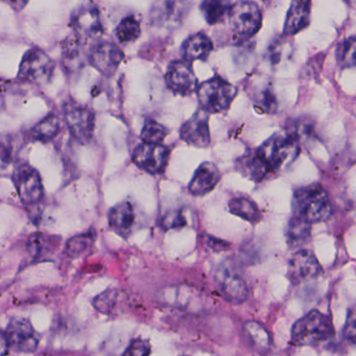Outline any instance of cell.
I'll return each mask as SVG.
<instances>
[{"label": "cell", "instance_id": "cell-4", "mask_svg": "<svg viewBox=\"0 0 356 356\" xmlns=\"http://www.w3.org/2000/svg\"><path fill=\"white\" fill-rule=\"evenodd\" d=\"M216 280L222 297L230 303L238 305L243 303L249 296L247 279L243 266L237 258L225 259L218 268Z\"/></svg>", "mask_w": 356, "mask_h": 356}, {"label": "cell", "instance_id": "cell-21", "mask_svg": "<svg viewBox=\"0 0 356 356\" xmlns=\"http://www.w3.org/2000/svg\"><path fill=\"white\" fill-rule=\"evenodd\" d=\"M309 22L310 3L303 0H293L287 12L283 34L285 36H293L307 28Z\"/></svg>", "mask_w": 356, "mask_h": 356}, {"label": "cell", "instance_id": "cell-12", "mask_svg": "<svg viewBox=\"0 0 356 356\" xmlns=\"http://www.w3.org/2000/svg\"><path fill=\"white\" fill-rule=\"evenodd\" d=\"M3 341L8 348L20 353H32L39 345L38 335L29 321L14 318L3 333Z\"/></svg>", "mask_w": 356, "mask_h": 356}, {"label": "cell", "instance_id": "cell-3", "mask_svg": "<svg viewBox=\"0 0 356 356\" xmlns=\"http://www.w3.org/2000/svg\"><path fill=\"white\" fill-rule=\"evenodd\" d=\"M256 152L270 172H279L297 159L300 153V140L286 130L284 133L273 135Z\"/></svg>", "mask_w": 356, "mask_h": 356}, {"label": "cell", "instance_id": "cell-30", "mask_svg": "<svg viewBox=\"0 0 356 356\" xmlns=\"http://www.w3.org/2000/svg\"><path fill=\"white\" fill-rule=\"evenodd\" d=\"M253 99L256 107L264 113H275L278 108L276 95L268 82L259 83V87L254 90Z\"/></svg>", "mask_w": 356, "mask_h": 356}, {"label": "cell", "instance_id": "cell-7", "mask_svg": "<svg viewBox=\"0 0 356 356\" xmlns=\"http://www.w3.org/2000/svg\"><path fill=\"white\" fill-rule=\"evenodd\" d=\"M191 7L189 0H154L149 24L161 30H175L184 22Z\"/></svg>", "mask_w": 356, "mask_h": 356}, {"label": "cell", "instance_id": "cell-18", "mask_svg": "<svg viewBox=\"0 0 356 356\" xmlns=\"http://www.w3.org/2000/svg\"><path fill=\"white\" fill-rule=\"evenodd\" d=\"M84 39L72 33L62 42V66L68 74H76L89 62V53Z\"/></svg>", "mask_w": 356, "mask_h": 356}, {"label": "cell", "instance_id": "cell-25", "mask_svg": "<svg viewBox=\"0 0 356 356\" xmlns=\"http://www.w3.org/2000/svg\"><path fill=\"white\" fill-rule=\"evenodd\" d=\"M60 243V238L43 233H34L29 237L28 252L34 259H42L45 256L53 253Z\"/></svg>", "mask_w": 356, "mask_h": 356}, {"label": "cell", "instance_id": "cell-23", "mask_svg": "<svg viewBox=\"0 0 356 356\" xmlns=\"http://www.w3.org/2000/svg\"><path fill=\"white\" fill-rule=\"evenodd\" d=\"M236 168L245 178L254 182H260L266 178L268 172H270L256 151L245 152L237 159Z\"/></svg>", "mask_w": 356, "mask_h": 356}, {"label": "cell", "instance_id": "cell-11", "mask_svg": "<svg viewBox=\"0 0 356 356\" xmlns=\"http://www.w3.org/2000/svg\"><path fill=\"white\" fill-rule=\"evenodd\" d=\"M13 182L19 199L26 206L35 205L43 199L42 179L36 168L30 164H20L13 172Z\"/></svg>", "mask_w": 356, "mask_h": 356}, {"label": "cell", "instance_id": "cell-33", "mask_svg": "<svg viewBox=\"0 0 356 356\" xmlns=\"http://www.w3.org/2000/svg\"><path fill=\"white\" fill-rule=\"evenodd\" d=\"M335 57L341 70L356 67V36L349 37L339 43Z\"/></svg>", "mask_w": 356, "mask_h": 356}, {"label": "cell", "instance_id": "cell-26", "mask_svg": "<svg viewBox=\"0 0 356 356\" xmlns=\"http://www.w3.org/2000/svg\"><path fill=\"white\" fill-rule=\"evenodd\" d=\"M231 0H203L200 6L202 15L210 26L220 24L230 13Z\"/></svg>", "mask_w": 356, "mask_h": 356}, {"label": "cell", "instance_id": "cell-10", "mask_svg": "<svg viewBox=\"0 0 356 356\" xmlns=\"http://www.w3.org/2000/svg\"><path fill=\"white\" fill-rule=\"evenodd\" d=\"M64 116L68 130L81 145L90 143L95 134V116L88 108L79 105L76 102H66Z\"/></svg>", "mask_w": 356, "mask_h": 356}, {"label": "cell", "instance_id": "cell-29", "mask_svg": "<svg viewBox=\"0 0 356 356\" xmlns=\"http://www.w3.org/2000/svg\"><path fill=\"white\" fill-rule=\"evenodd\" d=\"M245 335H247L252 345L261 352H266L272 347V337L268 331L255 321H250L243 326Z\"/></svg>", "mask_w": 356, "mask_h": 356}, {"label": "cell", "instance_id": "cell-34", "mask_svg": "<svg viewBox=\"0 0 356 356\" xmlns=\"http://www.w3.org/2000/svg\"><path fill=\"white\" fill-rule=\"evenodd\" d=\"M168 134V129L163 124H159L156 120H149L143 126L140 137L143 143L162 145Z\"/></svg>", "mask_w": 356, "mask_h": 356}, {"label": "cell", "instance_id": "cell-40", "mask_svg": "<svg viewBox=\"0 0 356 356\" xmlns=\"http://www.w3.org/2000/svg\"><path fill=\"white\" fill-rule=\"evenodd\" d=\"M12 10L16 12H22L28 6L30 0H3Z\"/></svg>", "mask_w": 356, "mask_h": 356}, {"label": "cell", "instance_id": "cell-31", "mask_svg": "<svg viewBox=\"0 0 356 356\" xmlns=\"http://www.w3.org/2000/svg\"><path fill=\"white\" fill-rule=\"evenodd\" d=\"M95 241V234L92 231L84 234L76 235L68 239L65 245V253L70 258H79L84 256L92 249Z\"/></svg>", "mask_w": 356, "mask_h": 356}, {"label": "cell", "instance_id": "cell-9", "mask_svg": "<svg viewBox=\"0 0 356 356\" xmlns=\"http://www.w3.org/2000/svg\"><path fill=\"white\" fill-rule=\"evenodd\" d=\"M70 26L85 41L99 38L104 33L101 11L92 1L83 3L72 12Z\"/></svg>", "mask_w": 356, "mask_h": 356}, {"label": "cell", "instance_id": "cell-38", "mask_svg": "<svg viewBox=\"0 0 356 356\" xmlns=\"http://www.w3.org/2000/svg\"><path fill=\"white\" fill-rule=\"evenodd\" d=\"M151 353V346L145 339H134L124 351V355H149Z\"/></svg>", "mask_w": 356, "mask_h": 356}, {"label": "cell", "instance_id": "cell-14", "mask_svg": "<svg viewBox=\"0 0 356 356\" xmlns=\"http://www.w3.org/2000/svg\"><path fill=\"white\" fill-rule=\"evenodd\" d=\"M124 59V51L107 41L97 43L89 51V64L105 76H113Z\"/></svg>", "mask_w": 356, "mask_h": 356}, {"label": "cell", "instance_id": "cell-20", "mask_svg": "<svg viewBox=\"0 0 356 356\" xmlns=\"http://www.w3.org/2000/svg\"><path fill=\"white\" fill-rule=\"evenodd\" d=\"M108 220H109L110 228L126 238L132 233L135 220H136L132 204L129 202H122L114 206L109 210Z\"/></svg>", "mask_w": 356, "mask_h": 356}, {"label": "cell", "instance_id": "cell-28", "mask_svg": "<svg viewBox=\"0 0 356 356\" xmlns=\"http://www.w3.org/2000/svg\"><path fill=\"white\" fill-rule=\"evenodd\" d=\"M61 122L55 114H49L42 120L35 124L31 130V136L34 140L49 143L59 135Z\"/></svg>", "mask_w": 356, "mask_h": 356}, {"label": "cell", "instance_id": "cell-41", "mask_svg": "<svg viewBox=\"0 0 356 356\" xmlns=\"http://www.w3.org/2000/svg\"><path fill=\"white\" fill-rule=\"evenodd\" d=\"M303 1H306V3H312V0H303Z\"/></svg>", "mask_w": 356, "mask_h": 356}, {"label": "cell", "instance_id": "cell-39", "mask_svg": "<svg viewBox=\"0 0 356 356\" xmlns=\"http://www.w3.org/2000/svg\"><path fill=\"white\" fill-rule=\"evenodd\" d=\"M282 44L281 40L273 43L268 49V56H270V61L272 64H277L280 62L281 55H282Z\"/></svg>", "mask_w": 356, "mask_h": 356}, {"label": "cell", "instance_id": "cell-15", "mask_svg": "<svg viewBox=\"0 0 356 356\" xmlns=\"http://www.w3.org/2000/svg\"><path fill=\"white\" fill-rule=\"evenodd\" d=\"M170 149L162 145L143 143L133 152V161L147 174L159 175L168 165Z\"/></svg>", "mask_w": 356, "mask_h": 356}, {"label": "cell", "instance_id": "cell-13", "mask_svg": "<svg viewBox=\"0 0 356 356\" xmlns=\"http://www.w3.org/2000/svg\"><path fill=\"white\" fill-rule=\"evenodd\" d=\"M323 270L320 262L312 252L300 250L296 252L289 261L287 278L293 284L314 281L322 275Z\"/></svg>", "mask_w": 356, "mask_h": 356}, {"label": "cell", "instance_id": "cell-2", "mask_svg": "<svg viewBox=\"0 0 356 356\" xmlns=\"http://www.w3.org/2000/svg\"><path fill=\"white\" fill-rule=\"evenodd\" d=\"M333 337L334 329L330 318L318 310L308 312L291 328V343L299 347H320Z\"/></svg>", "mask_w": 356, "mask_h": 356}, {"label": "cell", "instance_id": "cell-5", "mask_svg": "<svg viewBox=\"0 0 356 356\" xmlns=\"http://www.w3.org/2000/svg\"><path fill=\"white\" fill-rule=\"evenodd\" d=\"M201 109L208 113H222L230 108L237 95L234 85L220 76H214L202 83L197 89Z\"/></svg>", "mask_w": 356, "mask_h": 356}, {"label": "cell", "instance_id": "cell-6", "mask_svg": "<svg viewBox=\"0 0 356 356\" xmlns=\"http://www.w3.org/2000/svg\"><path fill=\"white\" fill-rule=\"evenodd\" d=\"M55 70V62L43 49L32 47L24 54L17 76L22 82L41 86L51 82Z\"/></svg>", "mask_w": 356, "mask_h": 356}, {"label": "cell", "instance_id": "cell-32", "mask_svg": "<svg viewBox=\"0 0 356 356\" xmlns=\"http://www.w3.org/2000/svg\"><path fill=\"white\" fill-rule=\"evenodd\" d=\"M115 35L118 40L122 44L135 42L141 35L140 24L135 16H128L118 24Z\"/></svg>", "mask_w": 356, "mask_h": 356}, {"label": "cell", "instance_id": "cell-36", "mask_svg": "<svg viewBox=\"0 0 356 356\" xmlns=\"http://www.w3.org/2000/svg\"><path fill=\"white\" fill-rule=\"evenodd\" d=\"M186 225V218L184 214L179 210H172L166 212L161 220H160V227L163 230H176V229H182Z\"/></svg>", "mask_w": 356, "mask_h": 356}, {"label": "cell", "instance_id": "cell-17", "mask_svg": "<svg viewBox=\"0 0 356 356\" xmlns=\"http://www.w3.org/2000/svg\"><path fill=\"white\" fill-rule=\"evenodd\" d=\"M181 139L195 147H209L211 143L209 129V116L203 109L195 112L191 118L182 124L180 129Z\"/></svg>", "mask_w": 356, "mask_h": 356}, {"label": "cell", "instance_id": "cell-19", "mask_svg": "<svg viewBox=\"0 0 356 356\" xmlns=\"http://www.w3.org/2000/svg\"><path fill=\"white\" fill-rule=\"evenodd\" d=\"M220 180V170L212 162H204L195 170L188 185L189 193L203 197L216 188Z\"/></svg>", "mask_w": 356, "mask_h": 356}, {"label": "cell", "instance_id": "cell-24", "mask_svg": "<svg viewBox=\"0 0 356 356\" xmlns=\"http://www.w3.org/2000/svg\"><path fill=\"white\" fill-rule=\"evenodd\" d=\"M312 225L303 218L291 216L285 230L286 243L291 249L303 247L309 241Z\"/></svg>", "mask_w": 356, "mask_h": 356}, {"label": "cell", "instance_id": "cell-22", "mask_svg": "<svg viewBox=\"0 0 356 356\" xmlns=\"http://www.w3.org/2000/svg\"><path fill=\"white\" fill-rule=\"evenodd\" d=\"M212 51H213V43L211 39L203 32L191 35L185 40L181 49L183 58L189 62L206 61Z\"/></svg>", "mask_w": 356, "mask_h": 356}, {"label": "cell", "instance_id": "cell-16", "mask_svg": "<svg viewBox=\"0 0 356 356\" xmlns=\"http://www.w3.org/2000/svg\"><path fill=\"white\" fill-rule=\"evenodd\" d=\"M166 87L174 95L187 97L197 89V80L191 62L187 60L174 61L168 66L165 74Z\"/></svg>", "mask_w": 356, "mask_h": 356}, {"label": "cell", "instance_id": "cell-42", "mask_svg": "<svg viewBox=\"0 0 356 356\" xmlns=\"http://www.w3.org/2000/svg\"><path fill=\"white\" fill-rule=\"evenodd\" d=\"M346 1H349V0H346Z\"/></svg>", "mask_w": 356, "mask_h": 356}, {"label": "cell", "instance_id": "cell-37", "mask_svg": "<svg viewBox=\"0 0 356 356\" xmlns=\"http://www.w3.org/2000/svg\"><path fill=\"white\" fill-rule=\"evenodd\" d=\"M343 334L346 341L352 345H356V306L352 307L348 312Z\"/></svg>", "mask_w": 356, "mask_h": 356}, {"label": "cell", "instance_id": "cell-35", "mask_svg": "<svg viewBox=\"0 0 356 356\" xmlns=\"http://www.w3.org/2000/svg\"><path fill=\"white\" fill-rule=\"evenodd\" d=\"M118 289H107L93 300V306L101 314H111L118 303Z\"/></svg>", "mask_w": 356, "mask_h": 356}, {"label": "cell", "instance_id": "cell-27", "mask_svg": "<svg viewBox=\"0 0 356 356\" xmlns=\"http://www.w3.org/2000/svg\"><path fill=\"white\" fill-rule=\"evenodd\" d=\"M229 210L231 213L251 224H257L261 220V212L255 202L249 197H233L229 202Z\"/></svg>", "mask_w": 356, "mask_h": 356}, {"label": "cell", "instance_id": "cell-1", "mask_svg": "<svg viewBox=\"0 0 356 356\" xmlns=\"http://www.w3.org/2000/svg\"><path fill=\"white\" fill-rule=\"evenodd\" d=\"M293 216L310 224L325 222L332 216L333 207L328 193L318 184H310L295 191L291 200Z\"/></svg>", "mask_w": 356, "mask_h": 356}, {"label": "cell", "instance_id": "cell-8", "mask_svg": "<svg viewBox=\"0 0 356 356\" xmlns=\"http://www.w3.org/2000/svg\"><path fill=\"white\" fill-rule=\"evenodd\" d=\"M228 18L233 33L239 38H251L261 28V11L255 3L249 0H239L233 3Z\"/></svg>", "mask_w": 356, "mask_h": 356}]
</instances>
